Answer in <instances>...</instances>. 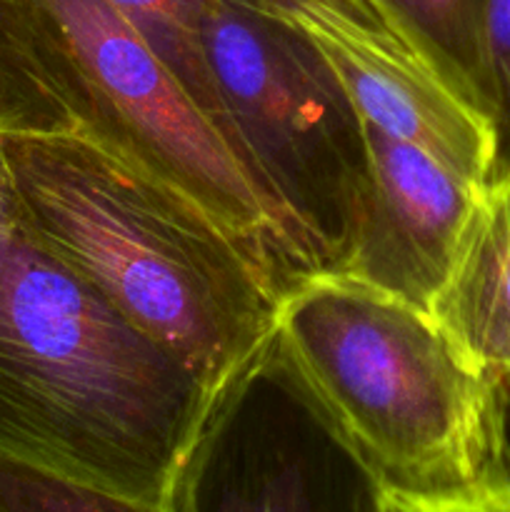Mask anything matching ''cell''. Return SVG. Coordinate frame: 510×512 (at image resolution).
<instances>
[{
	"label": "cell",
	"instance_id": "9",
	"mask_svg": "<svg viewBox=\"0 0 510 512\" xmlns=\"http://www.w3.org/2000/svg\"><path fill=\"white\" fill-rule=\"evenodd\" d=\"M430 315L470 363L510 385V163L475 193Z\"/></svg>",
	"mask_w": 510,
	"mask_h": 512
},
{
	"label": "cell",
	"instance_id": "6",
	"mask_svg": "<svg viewBox=\"0 0 510 512\" xmlns=\"http://www.w3.org/2000/svg\"><path fill=\"white\" fill-rule=\"evenodd\" d=\"M363 140V193L333 273L430 313L480 185L368 120Z\"/></svg>",
	"mask_w": 510,
	"mask_h": 512
},
{
	"label": "cell",
	"instance_id": "2",
	"mask_svg": "<svg viewBox=\"0 0 510 512\" xmlns=\"http://www.w3.org/2000/svg\"><path fill=\"white\" fill-rule=\"evenodd\" d=\"M233 418L23 230L0 238V455L173 512Z\"/></svg>",
	"mask_w": 510,
	"mask_h": 512
},
{
	"label": "cell",
	"instance_id": "16",
	"mask_svg": "<svg viewBox=\"0 0 510 512\" xmlns=\"http://www.w3.org/2000/svg\"><path fill=\"white\" fill-rule=\"evenodd\" d=\"M380 512H510V480L450 495H408L383 488Z\"/></svg>",
	"mask_w": 510,
	"mask_h": 512
},
{
	"label": "cell",
	"instance_id": "7",
	"mask_svg": "<svg viewBox=\"0 0 510 512\" xmlns=\"http://www.w3.org/2000/svg\"><path fill=\"white\" fill-rule=\"evenodd\" d=\"M235 420V418H233ZM383 485L323 438H235L233 423L198 455L173 512H380Z\"/></svg>",
	"mask_w": 510,
	"mask_h": 512
},
{
	"label": "cell",
	"instance_id": "13",
	"mask_svg": "<svg viewBox=\"0 0 510 512\" xmlns=\"http://www.w3.org/2000/svg\"><path fill=\"white\" fill-rule=\"evenodd\" d=\"M235 3L288 20L305 35L368 45L380 53L440 70L383 0H235Z\"/></svg>",
	"mask_w": 510,
	"mask_h": 512
},
{
	"label": "cell",
	"instance_id": "12",
	"mask_svg": "<svg viewBox=\"0 0 510 512\" xmlns=\"http://www.w3.org/2000/svg\"><path fill=\"white\" fill-rule=\"evenodd\" d=\"M445 78L490 115L485 103V0H383Z\"/></svg>",
	"mask_w": 510,
	"mask_h": 512
},
{
	"label": "cell",
	"instance_id": "10",
	"mask_svg": "<svg viewBox=\"0 0 510 512\" xmlns=\"http://www.w3.org/2000/svg\"><path fill=\"white\" fill-rule=\"evenodd\" d=\"M70 130H78V120L40 53L30 0H0V133Z\"/></svg>",
	"mask_w": 510,
	"mask_h": 512
},
{
	"label": "cell",
	"instance_id": "4",
	"mask_svg": "<svg viewBox=\"0 0 510 512\" xmlns=\"http://www.w3.org/2000/svg\"><path fill=\"white\" fill-rule=\"evenodd\" d=\"M30 10L78 130L208 213L278 275L285 265L300 275L253 170L108 0H30Z\"/></svg>",
	"mask_w": 510,
	"mask_h": 512
},
{
	"label": "cell",
	"instance_id": "11",
	"mask_svg": "<svg viewBox=\"0 0 510 512\" xmlns=\"http://www.w3.org/2000/svg\"><path fill=\"white\" fill-rule=\"evenodd\" d=\"M155 50L190 98L218 125L228 143L245 160L203 45V13L208 0H108ZM248 163V160H245Z\"/></svg>",
	"mask_w": 510,
	"mask_h": 512
},
{
	"label": "cell",
	"instance_id": "8",
	"mask_svg": "<svg viewBox=\"0 0 510 512\" xmlns=\"http://www.w3.org/2000/svg\"><path fill=\"white\" fill-rule=\"evenodd\" d=\"M343 83L363 120L425 150L475 185L503 165L495 120L440 70L365 45L308 35Z\"/></svg>",
	"mask_w": 510,
	"mask_h": 512
},
{
	"label": "cell",
	"instance_id": "17",
	"mask_svg": "<svg viewBox=\"0 0 510 512\" xmlns=\"http://www.w3.org/2000/svg\"><path fill=\"white\" fill-rule=\"evenodd\" d=\"M15 230H20V203L15 195L8 158H5L3 133H0V238L15 233Z\"/></svg>",
	"mask_w": 510,
	"mask_h": 512
},
{
	"label": "cell",
	"instance_id": "14",
	"mask_svg": "<svg viewBox=\"0 0 510 512\" xmlns=\"http://www.w3.org/2000/svg\"><path fill=\"white\" fill-rule=\"evenodd\" d=\"M0 512H170L0 455Z\"/></svg>",
	"mask_w": 510,
	"mask_h": 512
},
{
	"label": "cell",
	"instance_id": "1",
	"mask_svg": "<svg viewBox=\"0 0 510 512\" xmlns=\"http://www.w3.org/2000/svg\"><path fill=\"white\" fill-rule=\"evenodd\" d=\"M20 230L230 410L273 363L285 280L83 130L3 135Z\"/></svg>",
	"mask_w": 510,
	"mask_h": 512
},
{
	"label": "cell",
	"instance_id": "5",
	"mask_svg": "<svg viewBox=\"0 0 510 512\" xmlns=\"http://www.w3.org/2000/svg\"><path fill=\"white\" fill-rule=\"evenodd\" d=\"M203 45L250 170L300 273L343 258L365 183L363 120L318 45L283 18L208 0Z\"/></svg>",
	"mask_w": 510,
	"mask_h": 512
},
{
	"label": "cell",
	"instance_id": "3",
	"mask_svg": "<svg viewBox=\"0 0 510 512\" xmlns=\"http://www.w3.org/2000/svg\"><path fill=\"white\" fill-rule=\"evenodd\" d=\"M273 360L385 490L450 495L510 480L508 385L423 308L333 270L283 285Z\"/></svg>",
	"mask_w": 510,
	"mask_h": 512
},
{
	"label": "cell",
	"instance_id": "15",
	"mask_svg": "<svg viewBox=\"0 0 510 512\" xmlns=\"http://www.w3.org/2000/svg\"><path fill=\"white\" fill-rule=\"evenodd\" d=\"M485 103L498 125L503 163H510V0H485Z\"/></svg>",
	"mask_w": 510,
	"mask_h": 512
}]
</instances>
